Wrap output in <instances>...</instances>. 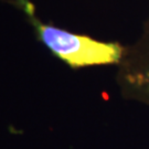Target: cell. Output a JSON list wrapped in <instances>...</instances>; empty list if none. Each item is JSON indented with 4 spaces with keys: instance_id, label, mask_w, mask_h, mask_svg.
Masks as SVG:
<instances>
[{
    "instance_id": "cell-2",
    "label": "cell",
    "mask_w": 149,
    "mask_h": 149,
    "mask_svg": "<svg viewBox=\"0 0 149 149\" xmlns=\"http://www.w3.org/2000/svg\"><path fill=\"white\" fill-rule=\"evenodd\" d=\"M115 80L125 101L149 107V15L138 39L125 45Z\"/></svg>"
},
{
    "instance_id": "cell-1",
    "label": "cell",
    "mask_w": 149,
    "mask_h": 149,
    "mask_svg": "<svg viewBox=\"0 0 149 149\" xmlns=\"http://www.w3.org/2000/svg\"><path fill=\"white\" fill-rule=\"evenodd\" d=\"M38 41L71 69L116 65L120 62L125 45L117 41H101L94 38L73 33L53 24L43 23L34 12L28 15Z\"/></svg>"
}]
</instances>
